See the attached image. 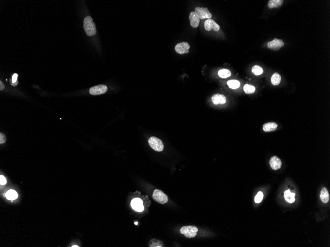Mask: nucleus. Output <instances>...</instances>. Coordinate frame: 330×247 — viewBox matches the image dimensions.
Returning a JSON list of instances; mask_svg holds the SVG:
<instances>
[{
    "label": "nucleus",
    "instance_id": "f257e3e1",
    "mask_svg": "<svg viewBox=\"0 0 330 247\" xmlns=\"http://www.w3.org/2000/svg\"><path fill=\"white\" fill-rule=\"evenodd\" d=\"M84 29L88 36H92L95 35L96 29L95 23L93 22L92 17L88 16L84 20Z\"/></svg>",
    "mask_w": 330,
    "mask_h": 247
},
{
    "label": "nucleus",
    "instance_id": "f03ea898",
    "mask_svg": "<svg viewBox=\"0 0 330 247\" xmlns=\"http://www.w3.org/2000/svg\"><path fill=\"white\" fill-rule=\"evenodd\" d=\"M198 229L195 226H185L181 228L180 232L188 238L195 237Z\"/></svg>",
    "mask_w": 330,
    "mask_h": 247
},
{
    "label": "nucleus",
    "instance_id": "7ed1b4c3",
    "mask_svg": "<svg viewBox=\"0 0 330 247\" xmlns=\"http://www.w3.org/2000/svg\"><path fill=\"white\" fill-rule=\"evenodd\" d=\"M149 146L155 151L160 152L164 149V144L161 140L155 137H151L148 140Z\"/></svg>",
    "mask_w": 330,
    "mask_h": 247
},
{
    "label": "nucleus",
    "instance_id": "20e7f679",
    "mask_svg": "<svg viewBox=\"0 0 330 247\" xmlns=\"http://www.w3.org/2000/svg\"><path fill=\"white\" fill-rule=\"evenodd\" d=\"M152 197L154 200L161 204H164L168 201V197L162 190L155 189L154 191Z\"/></svg>",
    "mask_w": 330,
    "mask_h": 247
},
{
    "label": "nucleus",
    "instance_id": "39448f33",
    "mask_svg": "<svg viewBox=\"0 0 330 247\" xmlns=\"http://www.w3.org/2000/svg\"><path fill=\"white\" fill-rule=\"evenodd\" d=\"M194 12L201 19H204L205 18L209 19L212 18V13L207 7H196L195 8Z\"/></svg>",
    "mask_w": 330,
    "mask_h": 247
},
{
    "label": "nucleus",
    "instance_id": "423d86ee",
    "mask_svg": "<svg viewBox=\"0 0 330 247\" xmlns=\"http://www.w3.org/2000/svg\"><path fill=\"white\" fill-rule=\"evenodd\" d=\"M107 90V88L106 85H99L96 86H93L89 89V93L92 95L102 94L105 93Z\"/></svg>",
    "mask_w": 330,
    "mask_h": 247
},
{
    "label": "nucleus",
    "instance_id": "0eeeda50",
    "mask_svg": "<svg viewBox=\"0 0 330 247\" xmlns=\"http://www.w3.org/2000/svg\"><path fill=\"white\" fill-rule=\"evenodd\" d=\"M190 45L187 42H181L175 46V50L178 54H183L189 52Z\"/></svg>",
    "mask_w": 330,
    "mask_h": 247
},
{
    "label": "nucleus",
    "instance_id": "6e6552de",
    "mask_svg": "<svg viewBox=\"0 0 330 247\" xmlns=\"http://www.w3.org/2000/svg\"><path fill=\"white\" fill-rule=\"evenodd\" d=\"M284 46V43L283 40L278 39H274L268 43V48L274 50H278Z\"/></svg>",
    "mask_w": 330,
    "mask_h": 247
},
{
    "label": "nucleus",
    "instance_id": "1a4fd4ad",
    "mask_svg": "<svg viewBox=\"0 0 330 247\" xmlns=\"http://www.w3.org/2000/svg\"><path fill=\"white\" fill-rule=\"evenodd\" d=\"M204 28L207 31H210L213 29L215 31H218L220 29V27L213 20L207 19L204 23Z\"/></svg>",
    "mask_w": 330,
    "mask_h": 247
},
{
    "label": "nucleus",
    "instance_id": "9d476101",
    "mask_svg": "<svg viewBox=\"0 0 330 247\" xmlns=\"http://www.w3.org/2000/svg\"><path fill=\"white\" fill-rule=\"evenodd\" d=\"M131 207L135 211L141 212L144 211V207L143 205V202L141 199L135 198L133 199L131 203Z\"/></svg>",
    "mask_w": 330,
    "mask_h": 247
},
{
    "label": "nucleus",
    "instance_id": "9b49d317",
    "mask_svg": "<svg viewBox=\"0 0 330 247\" xmlns=\"http://www.w3.org/2000/svg\"><path fill=\"white\" fill-rule=\"evenodd\" d=\"M269 164H270V167L272 169L274 170H277L281 167V160L280 158H279L276 156H274L270 159Z\"/></svg>",
    "mask_w": 330,
    "mask_h": 247
},
{
    "label": "nucleus",
    "instance_id": "f8f14e48",
    "mask_svg": "<svg viewBox=\"0 0 330 247\" xmlns=\"http://www.w3.org/2000/svg\"><path fill=\"white\" fill-rule=\"evenodd\" d=\"M190 23L193 28H197L200 23V19L194 11H191L189 15Z\"/></svg>",
    "mask_w": 330,
    "mask_h": 247
},
{
    "label": "nucleus",
    "instance_id": "ddd939ff",
    "mask_svg": "<svg viewBox=\"0 0 330 247\" xmlns=\"http://www.w3.org/2000/svg\"><path fill=\"white\" fill-rule=\"evenodd\" d=\"M212 100L214 104H224L226 102V98L224 95L216 94L212 96Z\"/></svg>",
    "mask_w": 330,
    "mask_h": 247
},
{
    "label": "nucleus",
    "instance_id": "4468645a",
    "mask_svg": "<svg viewBox=\"0 0 330 247\" xmlns=\"http://www.w3.org/2000/svg\"><path fill=\"white\" fill-rule=\"evenodd\" d=\"M278 125L275 122H268L263 125V130L265 132H271L277 129Z\"/></svg>",
    "mask_w": 330,
    "mask_h": 247
},
{
    "label": "nucleus",
    "instance_id": "2eb2a0df",
    "mask_svg": "<svg viewBox=\"0 0 330 247\" xmlns=\"http://www.w3.org/2000/svg\"><path fill=\"white\" fill-rule=\"evenodd\" d=\"M320 199L321 201L324 203L328 202L330 199V196L327 189L323 187L320 193Z\"/></svg>",
    "mask_w": 330,
    "mask_h": 247
},
{
    "label": "nucleus",
    "instance_id": "dca6fc26",
    "mask_svg": "<svg viewBox=\"0 0 330 247\" xmlns=\"http://www.w3.org/2000/svg\"><path fill=\"white\" fill-rule=\"evenodd\" d=\"M282 0H270L268 3V7L269 8H278L283 4Z\"/></svg>",
    "mask_w": 330,
    "mask_h": 247
},
{
    "label": "nucleus",
    "instance_id": "f3484780",
    "mask_svg": "<svg viewBox=\"0 0 330 247\" xmlns=\"http://www.w3.org/2000/svg\"><path fill=\"white\" fill-rule=\"evenodd\" d=\"M295 194L291 192L290 190H286L284 193V197L285 200L290 203H292L295 201Z\"/></svg>",
    "mask_w": 330,
    "mask_h": 247
},
{
    "label": "nucleus",
    "instance_id": "a211bd4d",
    "mask_svg": "<svg viewBox=\"0 0 330 247\" xmlns=\"http://www.w3.org/2000/svg\"><path fill=\"white\" fill-rule=\"evenodd\" d=\"M281 80V76L278 73H275L271 76V81L272 85H278L280 84Z\"/></svg>",
    "mask_w": 330,
    "mask_h": 247
},
{
    "label": "nucleus",
    "instance_id": "6ab92c4d",
    "mask_svg": "<svg viewBox=\"0 0 330 247\" xmlns=\"http://www.w3.org/2000/svg\"><path fill=\"white\" fill-rule=\"evenodd\" d=\"M218 75L220 78L225 79V78H229L231 76V72L229 70L223 69L219 71Z\"/></svg>",
    "mask_w": 330,
    "mask_h": 247
},
{
    "label": "nucleus",
    "instance_id": "aec40b11",
    "mask_svg": "<svg viewBox=\"0 0 330 247\" xmlns=\"http://www.w3.org/2000/svg\"><path fill=\"white\" fill-rule=\"evenodd\" d=\"M228 86L232 89H237L240 86V82L237 80H229L227 82Z\"/></svg>",
    "mask_w": 330,
    "mask_h": 247
},
{
    "label": "nucleus",
    "instance_id": "412c9836",
    "mask_svg": "<svg viewBox=\"0 0 330 247\" xmlns=\"http://www.w3.org/2000/svg\"><path fill=\"white\" fill-rule=\"evenodd\" d=\"M6 196L9 200H14L18 197V195L17 192L14 190H8L6 193Z\"/></svg>",
    "mask_w": 330,
    "mask_h": 247
},
{
    "label": "nucleus",
    "instance_id": "4be33fe9",
    "mask_svg": "<svg viewBox=\"0 0 330 247\" xmlns=\"http://www.w3.org/2000/svg\"><path fill=\"white\" fill-rule=\"evenodd\" d=\"M243 89L244 92L247 94H252L256 91V88L255 86L252 85H248V84H246L244 85Z\"/></svg>",
    "mask_w": 330,
    "mask_h": 247
},
{
    "label": "nucleus",
    "instance_id": "5701e85b",
    "mask_svg": "<svg viewBox=\"0 0 330 247\" xmlns=\"http://www.w3.org/2000/svg\"><path fill=\"white\" fill-rule=\"evenodd\" d=\"M252 73L254 75L259 76L262 75L263 73V70L261 66L259 65H255L252 69Z\"/></svg>",
    "mask_w": 330,
    "mask_h": 247
},
{
    "label": "nucleus",
    "instance_id": "b1692460",
    "mask_svg": "<svg viewBox=\"0 0 330 247\" xmlns=\"http://www.w3.org/2000/svg\"><path fill=\"white\" fill-rule=\"evenodd\" d=\"M263 193L262 192H258V194L256 195V196L255 197V202L256 203H259L261 202L262 199H263Z\"/></svg>",
    "mask_w": 330,
    "mask_h": 247
},
{
    "label": "nucleus",
    "instance_id": "393cba45",
    "mask_svg": "<svg viewBox=\"0 0 330 247\" xmlns=\"http://www.w3.org/2000/svg\"><path fill=\"white\" fill-rule=\"evenodd\" d=\"M17 77H18V75L17 74H14L13 75L12 79L10 80V82L13 86H16L18 84V82L17 81Z\"/></svg>",
    "mask_w": 330,
    "mask_h": 247
},
{
    "label": "nucleus",
    "instance_id": "a878e982",
    "mask_svg": "<svg viewBox=\"0 0 330 247\" xmlns=\"http://www.w3.org/2000/svg\"><path fill=\"white\" fill-rule=\"evenodd\" d=\"M7 183V180L6 178L3 175H1L0 176V184L1 185H5Z\"/></svg>",
    "mask_w": 330,
    "mask_h": 247
},
{
    "label": "nucleus",
    "instance_id": "bb28decb",
    "mask_svg": "<svg viewBox=\"0 0 330 247\" xmlns=\"http://www.w3.org/2000/svg\"><path fill=\"white\" fill-rule=\"evenodd\" d=\"M6 141V137L5 136L4 134H3V133L0 134V143H1V144H4V143H5Z\"/></svg>",
    "mask_w": 330,
    "mask_h": 247
},
{
    "label": "nucleus",
    "instance_id": "cd10ccee",
    "mask_svg": "<svg viewBox=\"0 0 330 247\" xmlns=\"http://www.w3.org/2000/svg\"><path fill=\"white\" fill-rule=\"evenodd\" d=\"M5 86L3 82H2L1 81L0 82V90H2L4 89Z\"/></svg>",
    "mask_w": 330,
    "mask_h": 247
},
{
    "label": "nucleus",
    "instance_id": "c85d7f7f",
    "mask_svg": "<svg viewBox=\"0 0 330 247\" xmlns=\"http://www.w3.org/2000/svg\"><path fill=\"white\" fill-rule=\"evenodd\" d=\"M72 247H79V246H72Z\"/></svg>",
    "mask_w": 330,
    "mask_h": 247
}]
</instances>
